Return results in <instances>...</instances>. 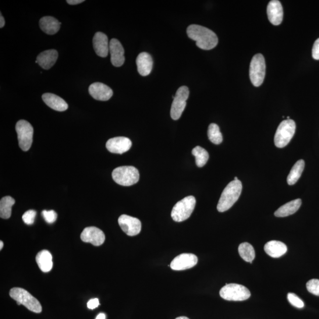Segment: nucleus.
I'll return each mask as SVG.
<instances>
[{
    "mask_svg": "<svg viewBox=\"0 0 319 319\" xmlns=\"http://www.w3.org/2000/svg\"><path fill=\"white\" fill-rule=\"evenodd\" d=\"M188 37L196 42L198 48L211 50L218 45V38L214 31L200 25H190L187 28Z\"/></svg>",
    "mask_w": 319,
    "mask_h": 319,
    "instance_id": "f257e3e1",
    "label": "nucleus"
},
{
    "mask_svg": "<svg viewBox=\"0 0 319 319\" xmlns=\"http://www.w3.org/2000/svg\"><path fill=\"white\" fill-rule=\"evenodd\" d=\"M242 183L239 180H233L226 186L219 198L217 209L219 212L228 211L238 198L242 191Z\"/></svg>",
    "mask_w": 319,
    "mask_h": 319,
    "instance_id": "f03ea898",
    "label": "nucleus"
},
{
    "mask_svg": "<svg viewBox=\"0 0 319 319\" xmlns=\"http://www.w3.org/2000/svg\"><path fill=\"white\" fill-rule=\"evenodd\" d=\"M10 296L16 301L18 305L22 304L31 311L35 313H40L42 307L39 301L27 291L19 287H14L11 289Z\"/></svg>",
    "mask_w": 319,
    "mask_h": 319,
    "instance_id": "7ed1b4c3",
    "label": "nucleus"
},
{
    "mask_svg": "<svg viewBox=\"0 0 319 319\" xmlns=\"http://www.w3.org/2000/svg\"><path fill=\"white\" fill-rule=\"evenodd\" d=\"M112 176L113 180L119 185L130 186L138 182L140 173L133 166H122L113 170Z\"/></svg>",
    "mask_w": 319,
    "mask_h": 319,
    "instance_id": "20e7f679",
    "label": "nucleus"
},
{
    "mask_svg": "<svg viewBox=\"0 0 319 319\" xmlns=\"http://www.w3.org/2000/svg\"><path fill=\"white\" fill-rule=\"evenodd\" d=\"M196 202V198L193 196H187L177 202L171 213L173 221L177 222L186 221L192 214Z\"/></svg>",
    "mask_w": 319,
    "mask_h": 319,
    "instance_id": "39448f33",
    "label": "nucleus"
},
{
    "mask_svg": "<svg viewBox=\"0 0 319 319\" xmlns=\"http://www.w3.org/2000/svg\"><path fill=\"white\" fill-rule=\"evenodd\" d=\"M296 125L292 119L284 120L280 123L274 137L275 146L283 148L290 143L295 134Z\"/></svg>",
    "mask_w": 319,
    "mask_h": 319,
    "instance_id": "423d86ee",
    "label": "nucleus"
},
{
    "mask_svg": "<svg viewBox=\"0 0 319 319\" xmlns=\"http://www.w3.org/2000/svg\"><path fill=\"white\" fill-rule=\"evenodd\" d=\"M222 299L228 301H244L251 296V293L246 287L237 284H229L223 287L219 292Z\"/></svg>",
    "mask_w": 319,
    "mask_h": 319,
    "instance_id": "0eeeda50",
    "label": "nucleus"
},
{
    "mask_svg": "<svg viewBox=\"0 0 319 319\" xmlns=\"http://www.w3.org/2000/svg\"><path fill=\"white\" fill-rule=\"evenodd\" d=\"M16 130L20 148L24 151H28L33 143V127L27 121L20 120L16 124Z\"/></svg>",
    "mask_w": 319,
    "mask_h": 319,
    "instance_id": "6e6552de",
    "label": "nucleus"
},
{
    "mask_svg": "<svg viewBox=\"0 0 319 319\" xmlns=\"http://www.w3.org/2000/svg\"><path fill=\"white\" fill-rule=\"evenodd\" d=\"M265 75V62L263 55H255L251 60L250 77L254 86L258 87L263 83Z\"/></svg>",
    "mask_w": 319,
    "mask_h": 319,
    "instance_id": "1a4fd4ad",
    "label": "nucleus"
},
{
    "mask_svg": "<svg viewBox=\"0 0 319 319\" xmlns=\"http://www.w3.org/2000/svg\"><path fill=\"white\" fill-rule=\"evenodd\" d=\"M189 89L186 86L181 87L177 91L173 98L170 115L174 120H177L182 116L186 106V101L189 98Z\"/></svg>",
    "mask_w": 319,
    "mask_h": 319,
    "instance_id": "9d476101",
    "label": "nucleus"
},
{
    "mask_svg": "<svg viewBox=\"0 0 319 319\" xmlns=\"http://www.w3.org/2000/svg\"><path fill=\"white\" fill-rule=\"evenodd\" d=\"M118 223L123 231L127 235L133 236L139 234L141 230V223L139 219L127 215H121Z\"/></svg>",
    "mask_w": 319,
    "mask_h": 319,
    "instance_id": "9b49d317",
    "label": "nucleus"
},
{
    "mask_svg": "<svg viewBox=\"0 0 319 319\" xmlns=\"http://www.w3.org/2000/svg\"><path fill=\"white\" fill-rule=\"evenodd\" d=\"M197 261V257L194 254L184 253L174 258L170 267L175 271L185 270L193 267Z\"/></svg>",
    "mask_w": 319,
    "mask_h": 319,
    "instance_id": "f8f14e48",
    "label": "nucleus"
},
{
    "mask_svg": "<svg viewBox=\"0 0 319 319\" xmlns=\"http://www.w3.org/2000/svg\"><path fill=\"white\" fill-rule=\"evenodd\" d=\"M83 242L91 243L94 246H100L104 243L105 236L102 230L95 226L85 228L81 235Z\"/></svg>",
    "mask_w": 319,
    "mask_h": 319,
    "instance_id": "ddd939ff",
    "label": "nucleus"
},
{
    "mask_svg": "<svg viewBox=\"0 0 319 319\" xmlns=\"http://www.w3.org/2000/svg\"><path fill=\"white\" fill-rule=\"evenodd\" d=\"M132 142L129 138L117 137L111 138L106 143L107 150L114 154H122L130 150Z\"/></svg>",
    "mask_w": 319,
    "mask_h": 319,
    "instance_id": "4468645a",
    "label": "nucleus"
},
{
    "mask_svg": "<svg viewBox=\"0 0 319 319\" xmlns=\"http://www.w3.org/2000/svg\"><path fill=\"white\" fill-rule=\"evenodd\" d=\"M89 92L96 100L106 101L112 97L113 91L104 84L95 83L90 85Z\"/></svg>",
    "mask_w": 319,
    "mask_h": 319,
    "instance_id": "2eb2a0df",
    "label": "nucleus"
},
{
    "mask_svg": "<svg viewBox=\"0 0 319 319\" xmlns=\"http://www.w3.org/2000/svg\"><path fill=\"white\" fill-rule=\"evenodd\" d=\"M109 52L111 54V62L115 67L122 66L125 62L124 49L121 43L115 38L111 39L109 42Z\"/></svg>",
    "mask_w": 319,
    "mask_h": 319,
    "instance_id": "dca6fc26",
    "label": "nucleus"
},
{
    "mask_svg": "<svg viewBox=\"0 0 319 319\" xmlns=\"http://www.w3.org/2000/svg\"><path fill=\"white\" fill-rule=\"evenodd\" d=\"M283 9L281 3L277 0H272L267 7V15L270 23L274 26L282 23L283 19Z\"/></svg>",
    "mask_w": 319,
    "mask_h": 319,
    "instance_id": "f3484780",
    "label": "nucleus"
},
{
    "mask_svg": "<svg viewBox=\"0 0 319 319\" xmlns=\"http://www.w3.org/2000/svg\"><path fill=\"white\" fill-rule=\"evenodd\" d=\"M95 52L99 56L105 58L109 52V43L107 35L102 32L96 33L93 38Z\"/></svg>",
    "mask_w": 319,
    "mask_h": 319,
    "instance_id": "a211bd4d",
    "label": "nucleus"
},
{
    "mask_svg": "<svg viewBox=\"0 0 319 319\" xmlns=\"http://www.w3.org/2000/svg\"><path fill=\"white\" fill-rule=\"evenodd\" d=\"M58 58V53L54 49L48 50L43 52L37 57L35 62L43 69L48 70L55 65Z\"/></svg>",
    "mask_w": 319,
    "mask_h": 319,
    "instance_id": "6ab92c4d",
    "label": "nucleus"
},
{
    "mask_svg": "<svg viewBox=\"0 0 319 319\" xmlns=\"http://www.w3.org/2000/svg\"><path fill=\"white\" fill-rule=\"evenodd\" d=\"M136 63L138 72L141 76H147L151 73L153 61H152L151 55L148 53H140L137 57Z\"/></svg>",
    "mask_w": 319,
    "mask_h": 319,
    "instance_id": "aec40b11",
    "label": "nucleus"
},
{
    "mask_svg": "<svg viewBox=\"0 0 319 319\" xmlns=\"http://www.w3.org/2000/svg\"><path fill=\"white\" fill-rule=\"evenodd\" d=\"M43 100L45 104L57 111H65L68 108L65 101L59 96L51 93H46L42 95Z\"/></svg>",
    "mask_w": 319,
    "mask_h": 319,
    "instance_id": "412c9836",
    "label": "nucleus"
},
{
    "mask_svg": "<svg viewBox=\"0 0 319 319\" xmlns=\"http://www.w3.org/2000/svg\"><path fill=\"white\" fill-rule=\"evenodd\" d=\"M264 250L269 256L279 258L285 255L287 251L285 244L278 241H271L265 245Z\"/></svg>",
    "mask_w": 319,
    "mask_h": 319,
    "instance_id": "4be33fe9",
    "label": "nucleus"
},
{
    "mask_svg": "<svg viewBox=\"0 0 319 319\" xmlns=\"http://www.w3.org/2000/svg\"><path fill=\"white\" fill-rule=\"evenodd\" d=\"M41 29L46 34L49 35L55 34L58 32L60 27L59 21L55 18L51 16L42 17L39 21Z\"/></svg>",
    "mask_w": 319,
    "mask_h": 319,
    "instance_id": "5701e85b",
    "label": "nucleus"
},
{
    "mask_svg": "<svg viewBox=\"0 0 319 319\" xmlns=\"http://www.w3.org/2000/svg\"><path fill=\"white\" fill-rule=\"evenodd\" d=\"M301 205L300 198L288 202L282 206L275 212V216L276 217H286V216L293 215L299 210Z\"/></svg>",
    "mask_w": 319,
    "mask_h": 319,
    "instance_id": "b1692460",
    "label": "nucleus"
},
{
    "mask_svg": "<svg viewBox=\"0 0 319 319\" xmlns=\"http://www.w3.org/2000/svg\"><path fill=\"white\" fill-rule=\"evenodd\" d=\"M39 268L43 272H48L53 267L52 255L48 250H42L37 254L35 257Z\"/></svg>",
    "mask_w": 319,
    "mask_h": 319,
    "instance_id": "393cba45",
    "label": "nucleus"
},
{
    "mask_svg": "<svg viewBox=\"0 0 319 319\" xmlns=\"http://www.w3.org/2000/svg\"><path fill=\"white\" fill-rule=\"evenodd\" d=\"M305 163L303 160H300L294 165L287 177V183L289 185H293L300 179L304 169Z\"/></svg>",
    "mask_w": 319,
    "mask_h": 319,
    "instance_id": "a878e982",
    "label": "nucleus"
},
{
    "mask_svg": "<svg viewBox=\"0 0 319 319\" xmlns=\"http://www.w3.org/2000/svg\"><path fill=\"white\" fill-rule=\"evenodd\" d=\"M15 204V200L12 197L5 196L0 201V216L3 219H9L12 215V209Z\"/></svg>",
    "mask_w": 319,
    "mask_h": 319,
    "instance_id": "bb28decb",
    "label": "nucleus"
},
{
    "mask_svg": "<svg viewBox=\"0 0 319 319\" xmlns=\"http://www.w3.org/2000/svg\"><path fill=\"white\" fill-rule=\"evenodd\" d=\"M238 252L240 257L244 261L252 263V262L254 260L255 257V250L250 244L247 243L241 244L238 247Z\"/></svg>",
    "mask_w": 319,
    "mask_h": 319,
    "instance_id": "cd10ccee",
    "label": "nucleus"
},
{
    "mask_svg": "<svg viewBox=\"0 0 319 319\" xmlns=\"http://www.w3.org/2000/svg\"><path fill=\"white\" fill-rule=\"evenodd\" d=\"M191 152L195 157L196 164L198 168H202L207 164L209 159V154L204 148L196 146L193 149Z\"/></svg>",
    "mask_w": 319,
    "mask_h": 319,
    "instance_id": "c85d7f7f",
    "label": "nucleus"
},
{
    "mask_svg": "<svg viewBox=\"0 0 319 319\" xmlns=\"http://www.w3.org/2000/svg\"><path fill=\"white\" fill-rule=\"evenodd\" d=\"M209 140L215 144H220L223 140L222 135L220 131L219 127L216 124L212 123L209 125L208 131Z\"/></svg>",
    "mask_w": 319,
    "mask_h": 319,
    "instance_id": "c756f323",
    "label": "nucleus"
},
{
    "mask_svg": "<svg viewBox=\"0 0 319 319\" xmlns=\"http://www.w3.org/2000/svg\"><path fill=\"white\" fill-rule=\"evenodd\" d=\"M307 289L310 293L319 296V280L311 279L306 284Z\"/></svg>",
    "mask_w": 319,
    "mask_h": 319,
    "instance_id": "7c9ffc66",
    "label": "nucleus"
},
{
    "mask_svg": "<svg viewBox=\"0 0 319 319\" xmlns=\"http://www.w3.org/2000/svg\"><path fill=\"white\" fill-rule=\"evenodd\" d=\"M287 299L291 304L297 308H301L304 306V302L295 294L290 293L287 295Z\"/></svg>",
    "mask_w": 319,
    "mask_h": 319,
    "instance_id": "2f4dec72",
    "label": "nucleus"
},
{
    "mask_svg": "<svg viewBox=\"0 0 319 319\" xmlns=\"http://www.w3.org/2000/svg\"><path fill=\"white\" fill-rule=\"evenodd\" d=\"M35 216H36V212L34 210H29L24 213L22 219L26 224L31 225L34 222Z\"/></svg>",
    "mask_w": 319,
    "mask_h": 319,
    "instance_id": "473e14b6",
    "label": "nucleus"
},
{
    "mask_svg": "<svg viewBox=\"0 0 319 319\" xmlns=\"http://www.w3.org/2000/svg\"><path fill=\"white\" fill-rule=\"evenodd\" d=\"M42 216H44L46 222L48 223H54L56 221L57 218H58V215L53 210L43 211Z\"/></svg>",
    "mask_w": 319,
    "mask_h": 319,
    "instance_id": "72a5a7b5",
    "label": "nucleus"
},
{
    "mask_svg": "<svg viewBox=\"0 0 319 319\" xmlns=\"http://www.w3.org/2000/svg\"><path fill=\"white\" fill-rule=\"evenodd\" d=\"M312 56L315 60H319V38L315 41L312 49Z\"/></svg>",
    "mask_w": 319,
    "mask_h": 319,
    "instance_id": "f704fd0d",
    "label": "nucleus"
},
{
    "mask_svg": "<svg viewBox=\"0 0 319 319\" xmlns=\"http://www.w3.org/2000/svg\"><path fill=\"white\" fill-rule=\"evenodd\" d=\"M99 305V300L95 298V299H91L88 301L87 303V306L90 309H94V308L98 307Z\"/></svg>",
    "mask_w": 319,
    "mask_h": 319,
    "instance_id": "c9c22d12",
    "label": "nucleus"
},
{
    "mask_svg": "<svg viewBox=\"0 0 319 319\" xmlns=\"http://www.w3.org/2000/svg\"><path fill=\"white\" fill-rule=\"evenodd\" d=\"M84 2V0H67L66 2L70 5H76Z\"/></svg>",
    "mask_w": 319,
    "mask_h": 319,
    "instance_id": "e433bc0d",
    "label": "nucleus"
},
{
    "mask_svg": "<svg viewBox=\"0 0 319 319\" xmlns=\"http://www.w3.org/2000/svg\"><path fill=\"white\" fill-rule=\"evenodd\" d=\"M5 25V20L4 19L3 16L1 13V16H0V27L3 28Z\"/></svg>",
    "mask_w": 319,
    "mask_h": 319,
    "instance_id": "4c0bfd02",
    "label": "nucleus"
},
{
    "mask_svg": "<svg viewBox=\"0 0 319 319\" xmlns=\"http://www.w3.org/2000/svg\"><path fill=\"white\" fill-rule=\"evenodd\" d=\"M106 318V315L104 313H99L97 317H96V319H105Z\"/></svg>",
    "mask_w": 319,
    "mask_h": 319,
    "instance_id": "58836bf2",
    "label": "nucleus"
},
{
    "mask_svg": "<svg viewBox=\"0 0 319 319\" xmlns=\"http://www.w3.org/2000/svg\"><path fill=\"white\" fill-rule=\"evenodd\" d=\"M176 319H189V318L185 316H181V317H177Z\"/></svg>",
    "mask_w": 319,
    "mask_h": 319,
    "instance_id": "ea45409f",
    "label": "nucleus"
},
{
    "mask_svg": "<svg viewBox=\"0 0 319 319\" xmlns=\"http://www.w3.org/2000/svg\"><path fill=\"white\" fill-rule=\"evenodd\" d=\"M3 245L4 244L3 243V241H0V250H2V248H3Z\"/></svg>",
    "mask_w": 319,
    "mask_h": 319,
    "instance_id": "a19ab883",
    "label": "nucleus"
},
{
    "mask_svg": "<svg viewBox=\"0 0 319 319\" xmlns=\"http://www.w3.org/2000/svg\"><path fill=\"white\" fill-rule=\"evenodd\" d=\"M234 180H238V179H237V177H235V179H234Z\"/></svg>",
    "mask_w": 319,
    "mask_h": 319,
    "instance_id": "79ce46f5",
    "label": "nucleus"
}]
</instances>
